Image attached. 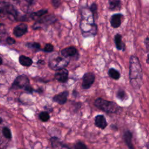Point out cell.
Segmentation results:
<instances>
[{"label":"cell","instance_id":"7402d4cb","mask_svg":"<svg viewBox=\"0 0 149 149\" xmlns=\"http://www.w3.org/2000/svg\"><path fill=\"white\" fill-rule=\"evenodd\" d=\"M2 133L3 136L7 138V139H10L12 137V134H11V132L10 129L8 127H5L3 128L2 129Z\"/></svg>","mask_w":149,"mask_h":149},{"label":"cell","instance_id":"484cf974","mask_svg":"<svg viewBox=\"0 0 149 149\" xmlns=\"http://www.w3.org/2000/svg\"><path fill=\"white\" fill-rule=\"evenodd\" d=\"M6 32V29L5 27V25L0 22V34H3V33H5Z\"/></svg>","mask_w":149,"mask_h":149},{"label":"cell","instance_id":"ba28073f","mask_svg":"<svg viewBox=\"0 0 149 149\" xmlns=\"http://www.w3.org/2000/svg\"><path fill=\"white\" fill-rule=\"evenodd\" d=\"M27 31V25L25 23H20L16 26L13 29V34L17 37H19L23 36Z\"/></svg>","mask_w":149,"mask_h":149},{"label":"cell","instance_id":"4316f807","mask_svg":"<svg viewBox=\"0 0 149 149\" xmlns=\"http://www.w3.org/2000/svg\"><path fill=\"white\" fill-rule=\"evenodd\" d=\"M97 9V5L95 3H93L90 7V10L92 12V13H94L95 12H96Z\"/></svg>","mask_w":149,"mask_h":149},{"label":"cell","instance_id":"d6986e66","mask_svg":"<svg viewBox=\"0 0 149 149\" xmlns=\"http://www.w3.org/2000/svg\"><path fill=\"white\" fill-rule=\"evenodd\" d=\"M116 97L118 99L123 101L126 99H127V95L125 91L122 89H119L117 93H116Z\"/></svg>","mask_w":149,"mask_h":149},{"label":"cell","instance_id":"e0dca14e","mask_svg":"<svg viewBox=\"0 0 149 149\" xmlns=\"http://www.w3.org/2000/svg\"><path fill=\"white\" fill-rule=\"evenodd\" d=\"M108 74L111 78L115 80H118L120 77V73L113 68H110L108 70Z\"/></svg>","mask_w":149,"mask_h":149},{"label":"cell","instance_id":"83f0119b","mask_svg":"<svg viewBox=\"0 0 149 149\" xmlns=\"http://www.w3.org/2000/svg\"><path fill=\"white\" fill-rule=\"evenodd\" d=\"M24 90H25L27 92H28V93H31L34 91L33 88L30 86V85L28 87H27Z\"/></svg>","mask_w":149,"mask_h":149},{"label":"cell","instance_id":"603a6c76","mask_svg":"<svg viewBox=\"0 0 149 149\" xmlns=\"http://www.w3.org/2000/svg\"><path fill=\"white\" fill-rule=\"evenodd\" d=\"M74 148L75 149H88L86 145L85 144H84L83 142H81V141L77 142L75 144Z\"/></svg>","mask_w":149,"mask_h":149},{"label":"cell","instance_id":"6da1fadb","mask_svg":"<svg viewBox=\"0 0 149 149\" xmlns=\"http://www.w3.org/2000/svg\"><path fill=\"white\" fill-rule=\"evenodd\" d=\"M129 79L132 86L135 88H139L143 83V72L138 58L132 55L130 58Z\"/></svg>","mask_w":149,"mask_h":149},{"label":"cell","instance_id":"cb8c5ba5","mask_svg":"<svg viewBox=\"0 0 149 149\" xmlns=\"http://www.w3.org/2000/svg\"><path fill=\"white\" fill-rule=\"evenodd\" d=\"M44 51L47 52H52V51L54 50V46H53L51 44L48 43V44H47L45 45L44 48Z\"/></svg>","mask_w":149,"mask_h":149},{"label":"cell","instance_id":"ffe728a7","mask_svg":"<svg viewBox=\"0 0 149 149\" xmlns=\"http://www.w3.org/2000/svg\"><path fill=\"white\" fill-rule=\"evenodd\" d=\"M26 46L29 48H31L32 49H34V50H38L40 48V44L38 42H27L26 44Z\"/></svg>","mask_w":149,"mask_h":149},{"label":"cell","instance_id":"d4e9b609","mask_svg":"<svg viewBox=\"0 0 149 149\" xmlns=\"http://www.w3.org/2000/svg\"><path fill=\"white\" fill-rule=\"evenodd\" d=\"M6 41L7 42V44H9V45H11V44H13L16 42L15 39H13V38L10 37H8L6 38Z\"/></svg>","mask_w":149,"mask_h":149},{"label":"cell","instance_id":"836d02e7","mask_svg":"<svg viewBox=\"0 0 149 149\" xmlns=\"http://www.w3.org/2000/svg\"><path fill=\"white\" fill-rule=\"evenodd\" d=\"M2 122V119L1 118H0V123H1Z\"/></svg>","mask_w":149,"mask_h":149},{"label":"cell","instance_id":"2e32d148","mask_svg":"<svg viewBox=\"0 0 149 149\" xmlns=\"http://www.w3.org/2000/svg\"><path fill=\"white\" fill-rule=\"evenodd\" d=\"M109 8L110 10H118L120 6V1L117 0H112L109 1Z\"/></svg>","mask_w":149,"mask_h":149},{"label":"cell","instance_id":"3957f363","mask_svg":"<svg viewBox=\"0 0 149 149\" xmlns=\"http://www.w3.org/2000/svg\"><path fill=\"white\" fill-rule=\"evenodd\" d=\"M0 15L11 20H16L18 16L17 12L12 4L5 1H0Z\"/></svg>","mask_w":149,"mask_h":149},{"label":"cell","instance_id":"1f68e13d","mask_svg":"<svg viewBox=\"0 0 149 149\" xmlns=\"http://www.w3.org/2000/svg\"><path fill=\"white\" fill-rule=\"evenodd\" d=\"M146 147H147V149H149V142L147 143V146H146Z\"/></svg>","mask_w":149,"mask_h":149},{"label":"cell","instance_id":"5b68a950","mask_svg":"<svg viewBox=\"0 0 149 149\" xmlns=\"http://www.w3.org/2000/svg\"><path fill=\"white\" fill-rule=\"evenodd\" d=\"M30 82L29 79L28 77L24 75H20L18 76L15 80L13 83V87H15L16 88H24L25 89L27 87L30 86Z\"/></svg>","mask_w":149,"mask_h":149},{"label":"cell","instance_id":"f1b7e54d","mask_svg":"<svg viewBox=\"0 0 149 149\" xmlns=\"http://www.w3.org/2000/svg\"><path fill=\"white\" fill-rule=\"evenodd\" d=\"M145 43H146V46L147 51H149V38H146L145 40Z\"/></svg>","mask_w":149,"mask_h":149},{"label":"cell","instance_id":"4dcf8cb0","mask_svg":"<svg viewBox=\"0 0 149 149\" xmlns=\"http://www.w3.org/2000/svg\"><path fill=\"white\" fill-rule=\"evenodd\" d=\"M146 62L148 64H149V54H148L147 55V59H146Z\"/></svg>","mask_w":149,"mask_h":149},{"label":"cell","instance_id":"d6a6232c","mask_svg":"<svg viewBox=\"0 0 149 149\" xmlns=\"http://www.w3.org/2000/svg\"><path fill=\"white\" fill-rule=\"evenodd\" d=\"M2 63V58L0 57V65H1Z\"/></svg>","mask_w":149,"mask_h":149},{"label":"cell","instance_id":"30bf717a","mask_svg":"<svg viewBox=\"0 0 149 149\" xmlns=\"http://www.w3.org/2000/svg\"><path fill=\"white\" fill-rule=\"evenodd\" d=\"M123 17V15L121 13H116L113 15L110 20L111 25L113 28L119 27L122 23V19Z\"/></svg>","mask_w":149,"mask_h":149},{"label":"cell","instance_id":"9a60e30c","mask_svg":"<svg viewBox=\"0 0 149 149\" xmlns=\"http://www.w3.org/2000/svg\"><path fill=\"white\" fill-rule=\"evenodd\" d=\"M19 63L24 66H30L33 63L31 59L24 55H20L19 58Z\"/></svg>","mask_w":149,"mask_h":149},{"label":"cell","instance_id":"8992f818","mask_svg":"<svg viewBox=\"0 0 149 149\" xmlns=\"http://www.w3.org/2000/svg\"><path fill=\"white\" fill-rule=\"evenodd\" d=\"M95 80V75L93 73H86L83 77L81 87L83 89L89 88Z\"/></svg>","mask_w":149,"mask_h":149},{"label":"cell","instance_id":"7a4b0ae2","mask_svg":"<svg viewBox=\"0 0 149 149\" xmlns=\"http://www.w3.org/2000/svg\"><path fill=\"white\" fill-rule=\"evenodd\" d=\"M94 105L98 109L107 113H116L120 112L122 109L121 107L115 102L101 98H98L95 100Z\"/></svg>","mask_w":149,"mask_h":149},{"label":"cell","instance_id":"ac0fdd59","mask_svg":"<svg viewBox=\"0 0 149 149\" xmlns=\"http://www.w3.org/2000/svg\"><path fill=\"white\" fill-rule=\"evenodd\" d=\"M47 12H48V10L47 9H41L36 12H34L31 13V15H30V17L34 20L37 19L40 17L42 16L43 15H44L45 14H46Z\"/></svg>","mask_w":149,"mask_h":149},{"label":"cell","instance_id":"44dd1931","mask_svg":"<svg viewBox=\"0 0 149 149\" xmlns=\"http://www.w3.org/2000/svg\"><path fill=\"white\" fill-rule=\"evenodd\" d=\"M39 118L42 122H47L49 119V115L47 112H41L39 114Z\"/></svg>","mask_w":149,"mask_h":149},{"label":"cell","instance_id":"4fadbf2b","mask_svg":"<svg viewBox=\"0 0 149 149\" xmlns=\"http://www.w3.org/2000/svg\"><path fill=\"white\" fill-rule=\"evenodd\" d=\"M77 49L74 47H72V46L65 48L63 49L61 51L62 55L65 58L72 56L76 55L77 54Z\"/></svg>","mask_w":149,"mask_h":149},{"label":"cell","instance_id":"f546056e","mask_svg":"<svg viewBox=\"0 0 149 149\" xmlns=\"http://www.w3.org/2000/svg\"><path fill=\"white\" fill-rule=\"evenodd\" d=\"M59 3H60V2L58 1H55V0H54V1H52V5H53L54 6H55V7H58V6H59Z\"/></svg>","mask_w":149,"mask_h":149},{"label":"cell","instance_id":"277c9868","mask_svg":"<svg viewBox=\"0 0 149 149\" xmlns=\"http://www.w3.org/2000/svg\"><path fill=\"white\" fill-rule=\"evenodd\" d=\"M69 60L61 56L52 57L49 61V66L55 70H59L64 69L69 64Z\"/></svg>","mask_w":149,"mask_h":149},{"label":"cell","instance_id":"8fae6325","mask_svg":"<svg viewBox=\"0 0 149 149\" xmlns=\"http://www.w3.org/2000/svg\"><path fill=\"white\" fill-rule=\"evenodd\" d=\"M69 95V93L67 91H63L58 94L55 95L54 96L52 100L54 101L59 104H63L67 101V97Z\"/></svg>","mask_w":149,"mask_h":149},{"label":"cell","instance_id":"52a82bcc","mask_svg":"<svg viewBox=\"0 0 149 149\" xmlns=\"http://www.w3.org/2000/svg\"><path fill=\"white\" fill-rule=\"evenodd\" d=\"M69 72L66 69H62L58 70L55 74V78L58 81L65 83L68 80Z\"/></svg>","mask_w":149,"mask_h":149},{"label":"cell","instance_id":"9c48e42d","mask_svg":"<svg viewBox=\"0 0 149 149\" xmlns=\"http://www.w3.org/2000/svg\"><path fill=\"white\" fill-rule=\"evenodd\" d=\"M94 123L97 127L101 129H104L108 125L106 119L102 115H98L95 117Z\"/></svg>","mask_w":149,"mask_h":149},{"label":"cell","instance_id":"7c38bea8","mask_svg":"<svg viewBox=\"0 0 149 149\" xmlns=\"http://www.w3.org/2000/svg\"><path fill=\"white\" fill-rule=\"evenodd\" d=\"M133 135L130 131L126 130L123 134V139L125 144L127 146L129 149H135L132 143Z\"/></svg>","mask_w":149,"mask_h":149},{"label":"cell","instance_id":"5bb4252c","mask_svg":"<svg viewBox=\"0 0 149 149\" xmlns=\"http://www.w3.org/2000/svg\"><path fill=\"white\" fill-rule=\"evenodd\" d=\"M114 40H115V44L116 48L118 50L125 51V44L122 41L121 35L119 34H116L115 36Z\"/></svg>","mask_w":149,"mask_h":149}]
</instances>
